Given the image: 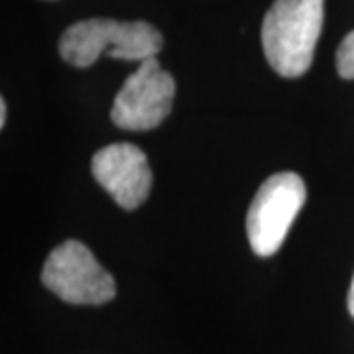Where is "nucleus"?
I'll list each match as a JSON object with an SVG mask.
<instances>
[{"label":"nucleus","mask_w":354,"mask_h":354,"mask_svg":"<svg viewBox=\"0 0 354 354\" xmlns=\"http://www.w3.org/2000/svg\"><path fill=\"white\" fill-rule=\"evenodd\" d=\"M162 46L160 30L148 22L88 18L65 30L59 39V53L73 67H91L101 55L142 64L156 57Z\"/></svg>","instance_id":"obj_2"},{"label":"nucleus","mask_w":354,"mask_h":354,"mask_svg":"<svg viewBox=\"0 0 354 354\" xmlns=\"http://www.w3.org/2000/svg\"><path fill=\"white\" fill-rule=\"evenodd\" d=\"M305 197L304 179L293 171L274 174L266 179L246 215V232L254 254L272 256L278 252Z\"/></svg>","instance_id":"obj_3"},{"label":"nucleus","mask_w":354,"mask_h":354,"mask_svg":"<svg viewBox=\"0 0 354 354\" xmlns=\"http://www.w3.org/2000/svg\"><path fill=\"white\" fill-rule=\"evenodd\" d=\"M41 281L71 305H102L116 295L113 276L79 241H65L51 250L41 270Z\"/></svg>","instance_id":"obj_4"},{"label":"nucleus","mask_w":354,"mask_h":354,"mask_svg":"<svg viewBox=\"0 0 354 354\" xmlns=\"http://www.w3.org/2000/svg\"><path fill=\"white\" fill-rule=\"evenodd\" d=\"M93 176L118 207L134 211L148 199L152 169L146 153L128 142L109 144L93 156Z\"/></svg>","instance_id":"obj_6"},{"label":"nucleus","mask_w":354,"mask_h":354,"mask_svg":"<svg viewBox=\"0 0 354 354\" xmlns=\"http://www.w3.org/2000/svg\"><path fill=\"white\" fill-rule=\"evenodd\" d=\"M6 122V102L0 101V127H4Z\"/></svg>","instance_id":"obj_9"},{"label":"nucleus","mask_w":354,"mask_h":354,"mask_svg":"<svg viewBox=\"0 0 354 354\" xmlns=\"http://www.w3.org/2000/svg\"><path fill=\"white\" fill-rule=\"evenodd\" d=\"M337 73L342 79H354V30L348 32L337 50Z\"/></svg>","instance_id":"obj_7"},{"label":"nucleus","mask_w":354,"mask_h":354,"mask_svg":"<svg viewBox=\"0 0 354 354\" xmlns=\"http://www.w3.org/2000/svg\"><path fill=\"white\" fill-rule=\"evenodd\" d=\"M325 20V0H276L262 24V46L270 67L295 79L313 64Z\"/></svg>","instance_id":"obj_1"},{"label":"nucleus","mask_w":354,"mask_h":354,"mask_svg":"<svg viewBox=\"0 0 354 354\" xmlns=\"http://www.w3.org/2000/svg\"><path fill=\"white\" fill-rule=\"evenodd\" d=\"M348 311H351V315L354 317V278H353V283H351V291H348Z\"/></svg>","instance_id":"obj_8"},{"label":"nucleus","mask_w":354,"mask_h":354,"mask_svg":"<svg viewBox=\"0 0 354 354\" xmlns=\"http://www.w3.org/2000/svg\"><path fill=\"white\" fill-rule=\"evenodd\" d=\"M176 81L156 57L138 65L114 97L111 118L124 130H152L171 113Z\"/></svg>","instance_id":"obj_5"}]
</instances>
